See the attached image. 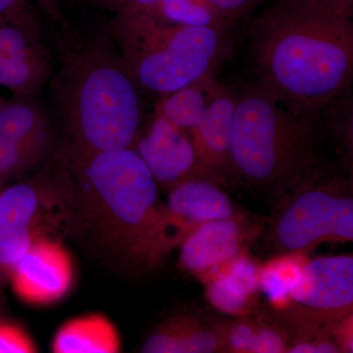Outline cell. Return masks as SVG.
<instances>
[{"instance_id": "obj_1", "label": "cell", "mask_w": 353, "mask_h": 353, "mask_svg": "<svg viewBox=\"0 0 353 353\" xmlns=\"http://www.w3.org/2000/svg\"><path fill=\"white\" fill-rule=\"evenodd\" d=\"M252 57L262 87L315 118L352 81V21L275 2L253 21Z\"/></svg>"}, {"instance_id": "obj_2", "label": "cell", "mask_w": 353, "mask_h": 353, "mask_svg": "<svg viewBox=\"0 0 353 353\" xmlns=\"http://www.w3.org/2000/svg\"><path fill=\"white\" fill-rule=\"evenodd\" d=\"M313 121L259 83L246 88L236 99L231 176L280 201L319 168Z\"/></svg>"}, {"instance_id": "obj_3", "label": "cell", "mask_w": 353, "mask_h": 353, "mask_svg": "<svg viewBox=\"0 0 353 353\" xmlns=\"http://www.w3.org/2000/svg\"><path fill=\"white\" fill-rule=\"evenodd\" d=\"M66 167L97 232L121 254L143 263L162 202L158 185L132 148L102 152L71 148Z\"/></svg>"}, {"instance_id": "obj_4", "label": "cell", "mask_w": 353, "mask_h": 353, "mask_svg": "<svg viewBox=\"0 0 353 353\" xmlns=\"http://www.w3.org/2000/svg\"><path fill=\"white\" fill-rule=\"evenodd\" d=\"M64 65L57 95L72 148L102 152L132 148L141 104L138 85L120 57L92 46Z\"/></svg>"}, {"instance_id": "obj_5", "label": "cell", "mask_w": 353, "mask_h": 353, "mask_svg": "<svg viewBox=\"0 0 353 353\" xmlns=\"http://www.w3.org/2000/svg\"><path fill=\"white\" fill-rule=\"evenodd\" d=\"M112 37L138 87L168 95L210 77L224 54V29L168 22L146 12L116 15Z\"/></svg>"}, {"instance_id": "obj_6", "label": "cell", "mask_w": 353, "mask_h": 353, "mask_svg": "<svg viewBox=\"0 0 353 353\" xmlns=\"http://www.w3.org/2000/svg\"><path fill=\"white\" fill-rule=\"evenodd\" d=\"M353 240L352 185L319 168L278 201L269 241L278 254H308L325 243Z\"/></svg>"}, {"instance_id": "obj_7", "label": "cell", "mask_w": 353, "mask_h": 353, "mask_svg": "<svg viewBox=\"0 0 353 353\" xmlns=\"http://www.w3.org/2000/svg\"><path fill=\"white\" fill-rule=\"evenodd\" d=\"M240 212L231 197L208 179H190L174 185L161 203L146 246L143 263H158L204 222Z\"/></svg>"}, {"instance_id": "obj_8", "label": "cell", "mask_w": 353, "mask_h": 353, "mask_svg": "<svg viewBox=\"0 0 353 353\" xmlns=\"http://www.w3.org/2000/svg\"><path fill=\"white\" fill-rule=\"evenodd\" d=\"M294 326L326 328L352 314L353 257L307 259L292 294Z\"/></svg>"}, {"instance_id": "obj_9", "label": "cell", "mask_w": 353, "mask_h": 353, "mask_svg": "<svg viewBox=\"0 0 353 353\" xmlns=\"http://www.w3.org/2000/svg\"><path fill=\"white\" fill-rule=\"evenodd\" d=\"M53 196L52 185L43 178L0 192V282L9 279L34 241L51 236Z\"/></svg>"}, {"instance_id": "obj_10", "label": "cell", "mask_w": 353, "mask_h": 353, "mask_svg": "<svg viewBox=\"0 0 353 353\" xmlns=\"http://www.w3.org/2000/svg\"><path fill=\"white\" fill-rule=\"evenodd\" d=\"M259 228L245 213L204 222L181 243L179 263L204 285L230 262L248 250Z\"/></svg>"}, {"instance_id": "obj_11", "label": "cell", "mask_w": 353, "mask_h": 353, "mask_svg": "<svg viewBox=\"0 0 353 353\" xmlns=\"http://www.w3.org/2000/svg\"><path fill=\"white\" fill-rule=\"evenodd\" d=\"M9 280L21 301L32 305H50L63 299L73 288V260L61 241L43 236L13 267Z\"/></svg>"}, {"instance_id": "obj_12", "label": "cell", "mask_w": 353, "mask_h": 353, "mask_svg": "<svg viewBox=\"0 0 353 353\" xmlns=\"http://www.w3.org/2000/svg\"><path fill=\"white\" fill-rule=\"evenodd\" d=\"M134 148L157 185L171 189L190 179L219 180L202 166L192 139L185 130L157 113L148 131L134 139Z\"/></svg>"}, {"instance_id": "obj_13", "label": "cell", "mask_w": 353, "mask_h": 353, "mask_svg": "<svg viewBox=\"0 0 353 353\" xmlns=\"http://www.w3.org/2000/svg\"><path fill=\"white\" fill-rule=\"evenodd\" d=\"M236 99L224 90L214 92L205 113L190 130L192 143L202 166L220 182L231 176L230 150L233 132Z\"/></svg>"}, {"instance_id": "obj_14", "label": "cell", "mask_w": 353, "mask_h": 353, "mask_svg": "<svg viewBox=\"0 0 353 353\" xmlns=\"http://www.w3.org/2000/svg\"><path fill=\"white\" fill-rule=\"evenodd\" d=\"M260 269L245 250L206 283L208 303L226 314L248 317L260 292Z\"/></svg>"}, {"instance_id": "obj_15", "label": "cell", "mask_w": 353, "mask_h": 353, "mask_svg": "<svg viewBox=\"0 0 353 353\" xmlns=\"http://www.w3.org/2000/svg\"><path fill=\"white\" fill-rule=\"evenodd\" d=\"M141 352H222L219 334L214 323L192 313H181L160 323L146 338Z\"/></svg>"}, {"instance_id": "obj_16", "label": "cell", "mask_w": 353, "mask_h": 353, "mask_svg": "<svg viewBox=\"0 0 353 353\" xmlns=\"http://www.w3.org/2000/svg\"><path fill=\"white\" fill-rule=\"evenodd\" d=\"M121 350L119 332L101 313L72 318L58 328L51 343L55 353H117Z\"/></svg>"}, {"instance_id": "obj_17", "label": "cell", "mask_w": 353, "mask_h": 353, "mask_svg": "<svg viewBox=\"0 0 353 353\" xmlns=\"http://www.w3.org/2000/svg\"><path fill=\"white\" fill-rule=\"evenodd\" d=\"M0 134L29 145H48V123L34 104L22 101L0 106Z\"/></svg>"}, {"instance_id": "obj_18", "label": "cell", "mask_w": 353, "mask_h": 353, "mask_svg": "<svg viewBox=\"0 0 353 353\" xmlns=\"http://www.w3.org/2000/svg\"><path fill=\"white\" fill-rule=\"evenodd\" d=\"M307 257L305 254H277L260 269V292L279 310L292 307V294L299 272Z\"/></svg>"}, {"instance_id": "obj_19", "label": "cell", "mask_w": 353, "mask_h": 353, "mask_svg": "<svg viewBox=\"0 0 353 353\" xmlns=\"http://www.w3.org/2000/svg\"><path fill=\"white\" fill-rule=\"evenodd\" d=\"M208 78L166 95L157 112L182 129H194L205 113L212 94L206 97L204 83Z\"/></svg>"}, {"instance_id": "obj_20", "label": "cell", "mask_w": 353, "mask_h": 353, "mask_svg": "<svg viewBox=\"0 0 353 353\" xmlns=\"http://www.w3.org/2000/svg\"><path fill=\"white\" fill-rule=\"evenodd\" d=\"M48 61H30L8 57L0 51V85L17 95L34 94L50 79Z\"/></svg>"}, {"instance_id": "obj_21", "label": "cell", "mask_w": 353, "mask_h": 353, "mask_svg": "<svg viewBox=\"0 0 353 353\" xmlns=\"http://www.w3.org/2000/svg\"><path fill=\"white\" fill-rule=\"evenodd\" d=\"M145 12L180 25L224 29L228 24L215 12L208 0H157Z\"/></svg>"}, {"instance_id": "obj_22", "label": "cell", "mask_w": 353, "mask_h": 353, "mask_svg": "<svg viewBox=\"0 0 353 353\" xmlns=\"http://www.w3.org/2000/svg\"><path fill=\"white\" fill-rule=\"evenodd\" d=\"M46 148L19 143L0 134V183L36 164L43 157Z\"/></svg>"}, {"instance_id": "obj_23", "label": "cell", "mask_w": 353, "mask_h": 353, "mask_svg": "<svg viewBox=\"0 0 353 353\" xmlns=\"http://www.w3.org/2000/svg\"><path fill=\"white\" fill-rule=\"evenodd\" d=\"M214 324L219 334L222 352L252 353L259 320L239 317L234 321Z\"/></svg>"}, {"instance_id": "obj_24", "label": "cell", "mask_w": 353, "mask_h": 353, "mask_svg": "<svg viewBox=\"0 0 353 353\" xmlns=\"http://www.w3.org/2000/svg\"><path fill=\"white\" fill-rule=\"evenodd\" d=\"M0 20L41 43V17L30 0H0Z\"/></svg>"}, {"instance_id": "obj_25", "label": "cell", "mask_w": 353, "mask_h": 353, "mask_svg": "<svg viewBox=\"0 0 353 353\" xmlns=\"http://www.w3.org/2000/svg\"><path fill=\"white\" fill-rule=\"evenodd\" d=\"M0 51L8 57L30 61H48L41 44L14 26L0 20Z\"/></svg>"}, {"instance_id": "obj_26", "label": "cell", "mask_w": 353, "mask_h": 353, "mask_svg": "<svg viewBox=\"0 0 353 353\" xmlns=\"http://www.w3.org/2000/svg\"><path fill=\"white\" fill-rule=\"evenodd\" d=\"M38 347L22 327L0 321V353H34Z\"/></svg>"}, {"instance_id": "obj_27", "label": "cell", "mask_w": 353, "mask_h": 353, "mask_svg": "<svg viewBox=\"0 0 353 353\" xmlns=\"http://www.w3.org/2000/svg\"><path fill=\"white\" fill-rule=\"evenodd\" d=\"M289 345V336L284 330L259 320L252 353L287 352Z\"/></svg>"}, {"instance_id": "obj_28", "label": "cell", "mask_w": 353, "mask_h": 353, "mask_svg": "<svg viewBox=\"0 0 353 353\" xmlns=\"http://www.w3.org/2000/svg\"><path fill=\"white\" fill-rule=\"evenodd\" d=\"M264 0H208L216 13L226 23L250 17Z\"/></svg>"}, {"instance_id": "obj_29", "label": "cell", "mask_w": 353, "mask_h": 353, "mask_svg": "<svg viewBox=\"0 0 353 353\" xmlns=\"http://www.w3.org/2000/svg\"><path fill=\"white\" fill-rule=\"evenodd\" d=\"M275 2L303 7L329 15L352 19L353 0H275Z\"/></svg>"}, {"instance_id": "obj_30", "label": "cell", "mask_w": 353, "mask_h": 353, "mask_svg": "<svg viewBox=\"0 0 353 353\" xmlns=\"http://www.w3.org/2000/svg\"><path fill=\"white\" fill-rule=\"evenodd\" d=\"M157 0H90L94 6L109 12L126 14L145 12Z\"/></svg>"}, {"instance_id": "obj_31", "label": "cell", "mask_w": 353, "mask_h": 353, "mask_svg": "<svg viewBox=\"0 0 353 353\" xmlns=\"http://www.w3.org/2000/svg\"><path fill=\"white\" fill-rule=\"evenodd\" d=\"M41 10L50 18L53 22L59 25L62 29H68L69 25L62 7L58 0H36Z\"/></svg>"}, {"instance_id": "obj_32", "label": "cell", "mask_w": 353, "mask_h": 353, "mask_svg": "<svg viewBox=\"0 0 353 353\" xmlns=\"http://www.w3.org/2000/svg\"><path fill=\"white\" fill-rule=\"evenodd\" d=\"M69 1H71L72 3H76V2L83 1V0H69Z\"/></svg>"}]
</instances>
